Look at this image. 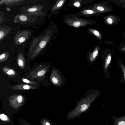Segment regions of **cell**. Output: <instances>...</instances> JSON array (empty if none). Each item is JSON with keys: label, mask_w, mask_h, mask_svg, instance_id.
Wrapping results in <instances>:
<instances>
[{"label": "cell", "mask_w": 125, "mask_h": 125, "mask_svg": "<svg viewBox=\"0 0 125 125\" xmlns=\"http://www.w3.org/2000/svg\"><path fill=\"white\" fill-rule=\"evenodd\" d=\"M100 92L98 89H90L77 102L75 107L69 115L70 118H74L79 115L90 106L99 96Z\"/></svg>", "instance_id": "6da1fadb"}, {"label": "cell", "mask_w": 125, "mask_h": 125, "mask_svg": "<svg viewBox=\"0 0 125 125\" xmlns=\"http://www.w3.org/2000/svg\"><path fill=\"white\" fill-rule=\"evenodd\" d=\"M51 80L54 85L58 87L62 86L65 82L61 72L57 69H54L52 71Z\"/></svg>", "instance_id": "7a4b0ae2"}, {"label": "cell", "mask_w": 125, "mask_h": 125, "mask_svg": "<svg viewBox=\"0 0 125 125\" xmlns=\"http://www.w3.org/2000/svg\"><path fill=\"white\" fill-rule=\"evenodd\" d=\"M65 22L69 25L75 27L85 26L89 23L87 21L81 19H68Z\"/></svg>", "instance_id": "3957f363"}, {"label": "cell", "mask_w": 125, "mask_h": 125, "mask_svg": "<svg viewBox=\"0 0 125 125\" xmlns=\"http://www.w3.org/2000/svg\"><path fill=\"white\" fill-rule=\"evenodd\" d=\"M119 18L117 16L113 15H107L104 18V21L107 24L110 25L118 24L120 21Z\"/></svg>", "instance_id": "277c9868"}, {"label": "cell", "mask_w": 125, "mask_h": 125, "mask_svg": "<svg viewBox=\"0 0 125 125\" xmlns=\"http://www.w3.org/2000/svg\"><path fill=\"white\" fill-rule=\"evenodd\" d=\"M112 55L110 52L107 54L103 61V71L104 73L107 74L109 72V68L111 60Z\"/></svg>", "instance_id": "5b68a950"}, {"label": "cell", "mask_w": 125, "mask_h": 125, "mask_svg": "<svg viewBox=\"0 0 125 125\" xmlns=\"http://www.w3.org/2000/svg\"><path fill=\"white\" fill-rule=\"evenodd\" d=\"M95 8L97 11L100 12H107L113 10L111 6L108 4V2L106 4L104 3L99 5Z\"/></svg>", "instance_id": "8992f818"}, {"label": "cell", "mask_w": 125, "mask_h": 125, "mask_svg": "<svg viewBox=\"0 0 125 125\" xmlns=\"http://www.w3.org/2000/svg\"><path fill=\"white\" fill-rule=\"evenodd\" d=\"M99 48V47H96L92 52L89 54L87 58V60L89 62L92 63L95 61L98 55Z\"/></svg>", "instance_id": "52a82bcc"}, {"label": "cell", "mask_w": 125, "mask_h": 125, "mask_svg": "<svg viewBox=\"0 0 125 125\" xmlns=\"http://www.w3.org/2000/svg\"><path fill=\"white\" fill-rule=\"evenodd\" d=\"M118 63L119 67L121 69L123 73L124 80L125 83V65L120 60L118 62Z\"/></svg>", "instance_id": "ba28073f"}, {"label": "cell", "mask_w": 125, "mask_h": 125, "mask_svg": "<svg viewBox=\"0 0 125 125\" xmlns=\"http://www.w3.org/2000/svg\"><path fill=\"white\" fill-rule=\"evenodd\" d=\"M96 11L91 10H85L82 12V13L84 15H89L97 13Z\"/></svg>", "instance_id": "9c48e42d"}, {"label": "cell", "mask_w": 125, "mask_h": 125, "mask_svg": "<svg viewBox=\"0 0 125 125\" xmlns=\"http://www.w3.org/2000/svg\"><path fill=\"white\" fill-rule=\"evenodd\" d=\"M90 31L94 35H95L99 39H101V36L100 34L97 31L92 29H90Z\"/></svg>", "instance_id": "30bf717a"}, {"label": "cell", "mask_w": 125, "mask_h": 125, "mask_svg": "<svg viewBox=\"0 0 125 125\" xmlns=\"http://www.w3.org/2000/svg\"><path fill=\"white\" fill-rule=\"evenodd\" d=\"M65 0H60L56 5V8L58 9L61 7L64 3Z\"/></svg>", "instance_id": "8fae6325"}, {"label": "cell", "mask_w": 125, "mask_h": 125, "mask_svg": "<svg viewBox=\"0 0 125 125\" xmlns=\"http://www.w3.org/2000/svg\"><path fill=\"white\" fill-rule=\"evenodd\" d=\"M1 119L3 121H7L9 120V118L7 116L3 114H1L0 115Z\"/></svg>", "instance_id": "7c38bea8"}, {"label": "cell", "mask_w": 125, "mask_h": 125, "mask_svg": "<svg viewBox=\"0 0 125 125\" xmlns=\"http://www.w3.org/2000/svg\"><path fill=\"white\" fill-rule=\"evenodd\" d=\"M18 63L20 67H22L24 65V63L22 59H19L18 61Z\"/></svg>", "instance_id": "4fadbf2b"}, {"label": "cell", "mask_w": 125, "mask_h": 125, "mask_svg": "<svg viewBox=\"0 0 125 125\" xmlns=\"http://www.w3.org/2000/svg\"><path fill=\"white\" fill-rule=\"evenodd\" d=\"M17 99L18 102L19 103H21L23 100V98L21 95H18L17 98Z\"/></svg>", "instance_id": "5bb4252c"}, {"label": "cell", "mask_w": 125, "mask_h": 125, "mask_svg": "<svg viewBox=\"0 0 125 125\" xmlns=\"http://www.w3.org/2000/svg\"><path fill=\"white\" fill-rule=\"evenodd\" d=\"M119 49L121 52L125 53V45L123 46H120Z\"/></svg>", "instance_id": "9a60e30c"}, {"label": "cell", "mask_w": 125, "mask_h": 125, "mask_svg": "<svg viewBox=\"0 0 125 125\" xmlns=\"http://www.w3.org/2000/svg\"><path fill=\"white\" fill-rule=\"evenodd\" d=\"M20 20L22 21H25L27 19V17L26 16L24 15H21L19 17Z\"/></svg>", "instance_id": "2e32d148"}, {"label": "cell", "mask_w": 125, "mask_h": 125, "mask_svg": "<svg viewBox=\"0 0 125 125\" xmlns=\"http://www.w3.org/2000/svg\"><path fill=\"white\" fill-rule=\"evenodd\" d=\"M46 44L45 42L42 41L40 42L39 44V46L41 48H42L45 47Z\"/></svg>", "instance_id": "e0dca14e"}, {"label": "cell", "mask_w": 125, "mask_h": 125, "mask_svg": "<svg viewBox=\"0 0 125 125\" xmlns=\"http://www.w3.org/2000/svg\"><path fill=\"white\" fill-rule=\"evenodd\" d=\"M45 73V71L44 70H42L39 72L37 74L38 76H40L43 75Z\"/></svg>", "instance_id": "ac0fdd59"}, {"label": "cell", "mask_w": 125, "mask_h": 125, "mask_svg": "<svg viewBox=\"0 0 125 125\" xmlns=\"http://www.w3.org/2000/svg\"><path fill=\"white\" fill-rule=\"evenodd\" d=\"M14 71L12 69L10 70L7 72V74L9 75H11L12 74H14Z\"/></svg>", "instance_id": "d6986e66"}, {"label": "cell", "mask_w": 125, "mask_h": 125, "mask_svg": "<svg viewBox=\"0 0 125 125\" xmlns=\"http://www.w3.org/2000/svg\"><path fill=\"white\" fill-rule=\"evenodd\" d=\"M37 10V9L35 7L29 9L28 10L30 12L34 11H36Z\"/></svg>", "instance_id": "ffe728a7"}, {"label": "cell", "mask_w": 125, "mask_h": 125, "mask_svg": "<svg viewBox=\"0 0 125 125\" xmlns=\"http://www.w3.org/2000/svg\"><path fill=\"white\" fill-rule=\"evenodd\" d=\"M74 5L75 6L77 7H79L80 5V3L79 2L77 1L74 3Z\"/></svg>", "instance_id": "44dd1931"}, {"label": "cell", "mask_w": 125, "mask_h": 125, "mask_svg": "<svg viewBox=\"0 0 125 125\" xmlns=\"http://www.w3.org/2000/svg\"><path fill=\"white\" fill-rule=\"evenodd\" d=\"M25 39L23 37H21L19 38V41L20 42H22L25 41Z\"/></svg>", "instance_id": "7402d4cb"}, {"label": "cell", "mask_w": 125, "mask_h": 125, "mask_svg": "<svg viewBox=\"0 0 125 125\" xmlns=\"http://www.w3.org/2000/svg\"><path fill=\"white\" fill-rule=\"evenodd\" d=\"M30 86L28 85H25L23 86V88L25 89H29Z\"/></svg>", "instance_id": "603a6c76"}, {"label": "cell", "mask_w": 125, "mask_h": 125, "mask_svg": "<svg viewBox=\"0 0 125 125\" xmlns=\"http://www.w3.org/2000/svg\"><path fill=\"white\" fill-rule=\"evenodd\" d=\"M117 1L122 4H125V0H118Z\"/></svg>", "instance_id": "cb8c5ba5"}, {"label": "cell", "mask_w": 125, "mask_h": 125, "mask_svg": "<svg viewBox=\"0 0 125 125\" xmlns=\"http://www.w3.org/2000/svg\"><path fill=\"white\" fill-rule=\"evenodd\" d=\"M4 35V33L1 31H0V39H1Z\"/></svg>", "instance_id": "d4e9b609"}, {"label": "cell", "mask_w": 125, "mask_h": 125, "mask_svg": "<svg viewBox=\"0 0 125 125\" xmlns=\"http://www.w3.org/2000/svg\"><path fill=\"white\" fill-rule=\"evenodd\" d=\"M118 125H125V122L123 121L120 122L118 124Z\"/></svg>", "instance_id": "484cf974"}, {"label": "cell", "mask_w": 125, "mask_h": 125, "mask_svg": "<svg viewBox=\"0 0 125 125\" xmlns=\"http://www.w3.org/2000/svg\"><path fill=\"white\" fill-rule=\"evenodd\" d=\"M5 56V55L4 54H1L0 56V59H1L4 58Z\"/></svg>", "instance_id": "4316f807"}, {"label": "cell", "mask_w": 125, "mask_h": 125, "mask_svg": "<svg viewBox=\"0 0 125 125\" xmlns=\"http://www.w3.org/2000/svg\"><path fill=\"white\" fill-rule=\"evenodd\" d=\"M23 81L26 83H29V81L25 79H24L23 80Z\"/></svg>", "instance_id": "83f0119b"}, {"label": "cell", "mask_w": 125, "mask_h": 125, "mask_svg": "<svg viewBox=\"0 0 125 125\" xmlns=\"http://www.w3.org/2000/svg\"><path fill=\"white\" fill-rule=\"evenodd\" d=\"M123 36L125 38V30L124 31V32L123 34Z\"/></svg>", "instance_id": "f1b7e54d"}, {"label": "cell", "mask_w": 125, "mask_h": 125, "mask_svg": "<svg viewBox=\"0 0 125 125\" xmlns=\"http://www.w3.org/2000/svg\"><path fill=\"white\" fill-rule=\"evenodd\" d=\"M123 4L122 7L125 9V4Z\"/></svg>", "instance_id": "f546056e"}, {"label": "cell", "mask_w": 125, "mask_h": 125, "mask_svg": "<svg viewBox=\"0 0 125 125\" xmlns=\"http://www.w3.org/2000/svg\"><path fill=\"white\" fill-rule=\"evenodd\" d=\"M45 125H50V124L49 123L47 122L46 123Z\"/></svg>", "instance_id": "4dcf8cb0"}, {"label": "cell", "mask_w": 125, "mask_h": 125, "mask_svg": "<svg viewBox=\"0 0 125 125\" xmlns=\"http://www.w3.org/2000/svg\"></svg>", "instance_id": "1f68e13d"}]
</instances>
